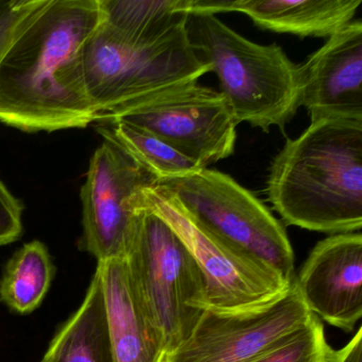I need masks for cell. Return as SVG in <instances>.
<instances>
[{"label": "cell", "instance_id": "cell-1", "mask_svg": "<svg viewBox=\"0 0 362 362\" xmlns=\"http://www.w3.org/2000/svg\"><path fill=\"white\" fill-rule=\"evenodd\" d=\"M103 14L100 0H45L0 60V122L24 132L95 122L84 50Z\"/></svg>", "mask_w": 362, "mask_h": 362}, {"label": "cell", "instance_id": "cell-2", "mask_svg": "<svg viewBox=\"0 0 362 362\" xmlns=\"http://www.w3.org/2000/svg\"><path fill=\"white\" fill-rule=\"evenodd\" d=\"M266 192L288 226L330 234L361 230L362 122L317 120L288 139Z\"/></svg>", "mask_w": 362, "mask_h": 362}, {"label": "cell", "instance_id": "cell-3", "mask_svg": "<svg viewBox=\"0 0 362 362\" xmlns=\"http://www.w3.org/2000/svg\"><path fill=\"white\" fill-rule=\"evenodd\" d=\"M186 29L194 49L218 76L237 126L285 130L300 107V76L283 48L249 41L213 14H189Z\"/></svg>", "mask_w": 362, "mask_h": 362}, {"label": "cell", "instance_id": "cell-4", "mask_svg": "<svg viewBox=\"0 0 362 362\" xmlns=\"http://www.w3.org/2000/svg\"><path fill=\"white\" fill-rule=\"evenodd\" d=\"M209 71V63L190 44L186 26L158 41L136 42L103 21L84 50L86 90L99 124L141 101L198 82Z\"/></svg>", "mask_w": 362, "mask_h": 362}, {"label": "cell", "instance_id": "cell-5", "mask_svg": "<svg viewBox=\"0 0 362 362\" xmlns=\"http://www.w3.org/2000/svg\"><path fill=\"white\" fill-rule=\"evenodd\" d=\"M156 186L177 199L203 230L239 253L294 283V253L287 233L268 207L234 179L201 168Z\"/></svg>", "mask_w": 362, "mask_h": 362}, {"label": "cell", "instance_id": "cell-6", "mask_svg": "<svg viewBox=\"0 0 362 362\" xmlns=\"http://www.w3.org/2000/svg\"><path fill=\"white\" fill-rule=\"evenodd\" d=\"M136 209L127 264L169 356L187 340L206 309L204 276L185 243L160 216L137 198Z\"/></svg>", "mask_w": 362, "mask_h": 362}, {"label": "cell", "instance_id": "cell-7", "mask_svg": "<svg viewBox=\"0 0 362 362\" xmlns=\"http://www.w3.org/2000/svg\"><path fill=\"white\" fill-rule=\"evenodd\" d=\"M137 199L160 216L189 250L204 276L206 308H255L274 300L291 285L211 236L184 211L175 197L156 184L141 190Z\"/></svg>", "mask_w": 362, "mask_h": 362}, {"label": "cell", "instance_id": "cell-8", "mask_svg": "<svg viewBox=\"0 0 362 362\" xmlns=\"http://www.w3.org/2000/svg\"><path fill=\"white\" fill-rule=\"evenodd\" d=\"M97 148L82 186L81 245L98 262L126 259L136 230V198L158 179L113 139Z\"/></svg>", "mask_w": 362, "mask_h": 362}, {"label": "cell", "instance_id": "cell-9", "mask_svg": "<svg viewBox=\"0 0 362 362\" xmlns=\"http://www.w3.org/2000/svg\"><path fill=\"white\" fill-rule=\"evenodd\" d=\"M117 120L149 131L201 168L234 153L237 124L228 100L198 82L141 101L110 122Z\"/></svg>", "mask_w": 362, "mask_h": 362}, {"label": "cell", "instance_id": "cell-10", "mask_svg": "<svg viewBox=\"0 0 362 362\" xmlns=\"http://www.w3.org/2000/svg\"><path fill=\"white\" fill-rule=\"evenodd\" d=\"M313 317L296 281L281 296L255 308H206L187 340L167 362H250Z\"/></svg>", "mask_w": 362, "mask_h": 362}, {"label": "cell", "instance_id": "cell-11", "mask_svg": "<svg viewBox=\"0 0 362 362\" xmlns=\"http://www.w3.org/2000/svg\"><path fill=\"white\" fill-rule=\"evenodd\" d=\"M296 284L315 317L353 332L362 317L361 234H334L320 241L296 275Z\"/></svg>", "mask_w": 362, "mask_h": 362}, {"label": "cell", "instance_id": "cell-12", "mask_svg": "<svg viewBox=\"0 0 362 362\" xmlns=\"http://www.w3.org/2000/svg\"><path fill=\"white\" fill-rule=\"evenodd\" d=\"M300 107L311 122H362V22L351 21L298 65Z\"/></svg>", "mask_w": 362, "mask_h": 362}, {"label": "cell", "instance_id": "cell-13", "mask_svg": "<svg viewBox=\"0 0 362 362\" xmlns=\"http://www.w3.org/2000/svg\"><path fill=\"white\" fill-rule=\"evenodd\" d=\"M115 362H167L166 345L141 300L126 259L98 262Z\"/></svg>", "mask_w": 362, "mask_h": 362}, {"label": "cell", "instance_id": "cell-14", "mask_svg": "<svg viewBox=\"0 0 362 362\" xmlns=\"http://www.w3.org/2000/svg\"><path fill=\"white\" fill-rule=\"evenodd\" d=\"M362 0H192L189 14L240 12L273 33L329 37L354 21Z\"/></svg>", "mask_w": 362, "mask_h": 362}, {"label": "cell", "instance_id": "cell-15", "mask_svg": "<svg viewBox=\"0 0 362 362\" xmlns=\"http://www.w3.org/2000/svg\"><path fill=\"white\" fill-rule=\"evenodd\" d=\"M41 362H115L98 271L81 306L57 332Z\"/></svg>", "mask_w": 362, "mask_h": 362}, {"label": "cell", "instance_id": "cell-16", "mask_svg": "<svg viewBox=\"0 0 362 362\" xmlns=\"http://www.w3.org/2000/svg\"><path fill=\"white\" fill-rule=\"evenodd\" d=\"M103 23L131 41L154 42L187 24L192 0H100Z\"/></svg>", "mask_w": 362, "mask_h": 362}, {"label": "cell", "instance_id": "cell-17", "mask_svg": "<svg viewBox=\"0 0 362 362\" xmlns=\"http://www.w3.org/2000/svg\"><path fill=\"white\" fill-rule=\"evenodd\" d=\"M54 277V264L41 241L23 245L9 260L0 281V300L21 315L33 313L43 302Z\"/></svg>", "mask_w": 362, "mask_h": 362}, {"label": "cell", "instance_id": "cell-18", "mask_svg": "<svg viewBox=\"0 0 362 362\" xmlns=\"http://www.w3.org/2000/svg\"><path fill=\"white\" fill-rule=\"evenodd\" d=\"M99 132L122 146L141 166L156 175L158 181L182 177L201 169L194 160L141 127L117 120L99 124Z\"/></svg>", "mask_w": 362, "mask_h": 362}, {"label": "cell", "instance_id": "cell-19", "mask_svg": "<svg viewBox=\"0 0 362 362\" xmlns=\"http://www.w3.org/2000/svg\"><path fill=\"white\" fill-rule=\"evenodd\" d=\"M329 347L323 324L315 315L307 325L250 362H324Z\"/></svg>", "mask_w": 362, "mask_h": 362}, {"label": "cell", "instance_id": "cell-20", "mask_svg": "<svg viewBox=\"0 0 362 362\" xmlns=\"http://www.w3.org/2000/svg\"><path fill=\"white\" fill-rule=\"evenodd\" d=\"M45 0H0V60Z\"/></svg>", "mask_w": 362, "mask_h": 362}, {"label": "cell", "instance_id": "cell-21", "mask_svg": "<svg viewBox=\"0 0 362 362\" xmlns=\"http://www.w3.org/2000/svg\"><path fill=\"white\" fill-rule=\"evenodd\" d=\"M23 211V203L0 181V247L22 236Z\"/></svg>", "mask_w": 362, "mask_h": 362}, {"label": "cell", "instance_id": "cell-22", "mask_svg": "<svg viewBox=\"0 0 362 362\" xmlns=\"http://www.w3.org/2000/svg\"><path fill=\"white\" fill-rule=\"evenodd\" d=\"M324 362H362V328L340 349L329 347Z\"/></svg>", "mask_w": 362, "mask_h": 362}]
</instances>
